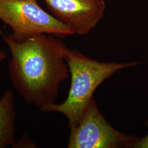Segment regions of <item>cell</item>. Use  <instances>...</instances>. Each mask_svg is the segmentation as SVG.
<instances>
[{
    "label": "cell",
    "instance_id": "7a4b0ae2",
    "mask_svg": "<svg viewBox=\"0 0 148 148\" xmlns=\"http://www.w3.org/2000/svg\"><path fill=\"white\" fill-rule=\"evenodd\" d=\"M64 59L71 76L68 95L63 103H51L40 109V111L63 114L68 120L70 130L79 125L99 85L119 70L138 64L137 62H101L87 57L76 49L69 48Z\"/></svg>",
    "mask_w": 148,
    "mask_h": 148
},
{
    "label": "cell",
    "instance_id": "52a82bcc",
    "mask_svg": "<svg viewBox=\"0 0 148 148\" xmlns=\"http://www.w3.org/2000/svg\"><path fill=\"white\" fill-rule=\"evenodd\" d=\"M36 144L34 143L27 134H23L22 137L17 142H15L12 148H36Z\"/></svg>",
    "mask_w": 148,
    "mask_h": 148
},
{
    "label": "cell",
    "instance_id": "8992f818",
    "mask_svg": "<svg viewBox=\"0 0 148 148\" xmlns=\"http://www.w3.org/2000/svg\"><path fill=\"white\" fill-rule=\"evenodd\" d=\"M16 106L12 90H5L0 98V148L13 146L15 140Z\"/></svg>",
    "mask_w": 148,
    "mask_h": 148
},
{
    "label": "cell",
    "instance_id": "6da1fadb",
    "mask_svg": "<svg viewBox=\"0 0 148 148\" xmlns=\"http://www.w3.org/2000/svg\"><path fill=\"white\" fill-rule=\"evenodd\" d=\"M11 52L8 71L11 84L27 103L40 109L54 103L59 85L70 76L65 44L56 36L38 34L4 36Z\"/></svg>",
    "mask_w": 148,
    "mask_h": 148
},
{
    "label": "cell",
    "instance_id": "277c9868",
    "mask_svg": "<svg viewBox=\"0 0 148 148\" xmlns=\"http://www.w3.org/2000/svg\"><path fill=\"white\" fill-rule=\"evenodd\" d=\"M138 139L112 127L93 98L79 125L70 130L68 148H133Z\"/></svg>",
    "mask_w": 148,
    "mask_h": 148
},
{
    "label": "cell",
    "instance_id": "9c48e42d",
    "mask_svg": "<svg viewBox=\"0 0 148 148\" xmlns=\"http://www.w3.org/2000/svg\"><path fill=\"white\" fill-rule=\"evenodd\" d=\"M6 58H7L6 53L4 51H3L2 50H0V62H3Z\"/></svg>",
    "mask_w": 148,
    "mask_h": 148
},
{
    "label": "cell",
    "instance_id": "3957f363",
    "mask_svg": "<svg viewBox=\"0 0 148 148\" xmlns=\"http://www.w3.org/2000/svg\"><path fill=\"white\" fill-rule=\"evenodd\" d=\"M0 20L11 27L12 35L16 37L38 34L64 37L74 34L68 26L43 10L37 0H0Z\"/></svg>",
    "mask_w": 148,
    "mask_h": 148
},
{
    "label": "cell",
    "instance_id": "5b68a950",
    "mask_svg": "<svg viewBox=\"0 0 148 148\" xmlns=\"http://www.w3.org/2000/svg\"><path fill=\"white\" fill-rule=\"evenodd\" d=\"M53 16L66 25L74 34L89 33L102 19L105 0H44Z\"/></svg>",
    "mask_w": 148,
    "mask_h": 148
},
{
    "label": "cell",
    "instance_id": "ba28073f",
    "mask_svg": "<svg viewBox=\"0 0 148 148\" xmlns=\"http://www.w3.org/2000/svg\"><path fill=\"white\" fill-rule=\"evenodd\" d=\"M145 125L148 130V120L145 122ZM133 148H148V132L145 137L142 139H138L137 141L133 145Z\"/></svg>",
    "mask_w": 148,
    "mask_h": 148
}]
</instances>
